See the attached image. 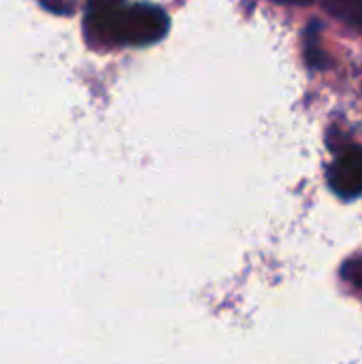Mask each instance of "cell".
I'll use <instances>...</instances> for the list:
<instances>
[{
	"label": "cell",
	"instance_id": "7a4b0ae2",
	"mask_svg": "<svg viewBox=\"0 0 362 364\" xmlns=\"http://www.w3.org/2000/svg\"><path fill=\"white\" fill-rule=\"evenodd\" d=\"M329 183L331 188L344 196L354 198L362 194V147L350 145L346 147L337 160L329 168Z\"/></svg>",
	"mask_w": 362,
	"mask_h": 364
},
{
	"label": "cell",
	"instance_id": "8992f818",
	"mask_svg": "<svg viewBox=\"0 0 362 364\" xmlns=\"http://www.w3.org/2000/svg\"><path fill=\"white\" fill-rule=\"evenodd\" d=\"M282 2H294V4H307L312 0H282Z\"/></svg>",
	"mask_w": 362,
	"mask_h": 364
},
{
	"label": "cell",
	"instance_id": "277c9868",
	"mask_svg": "<svg viewBox=\"0 0 362 364\" xmlns=\"http://www.w3.org/2000/svg\"><path fill=\"white\" fill-rule=\"evenodd\" d=\"M344 277L352 284V286H356L358 290H362V258H356V260H350L346 267H344Z\"/></svg>",
	"mask_w": 362,
	"mask_h": 364
},
{
	"label": "cell",
	"instance_id": "3957f363",
	"mask_svg": "<svg viewBox=\"0 0 362 364\" xmlns=\"http://www.w3.org/2000/svg\"><path fill=\"white\" fill-rule=\"evenodd\" d=\"M329 13L362 34V0H326Z\"/></svg>",
	"mask_w": 362,
	"mask_h": 364
},
{
	"label": "cell",
	"instance_id": "5b68a950",
	"mask_svg": "<svg viewBox=\"0 0 362 364\" xmlns=\"http://www.w3.org/2000/svg\"><path fill=\"white\" fill-rule=\"evenodd\" d=\"M92 2V11H100V9H111L117 6L122 0H90Z\"/></svg>",
	"mask_w": 362,
	"mask_h": 364
},
{
	"label": "cell",
	"instance_id": "6da1fadb",
	"mask_svg": "<svg viewBox=\"0 0 362 364\" xmlns=\"http://www.w3.org/2000/svg\"><path fill=\"white\" fill-rule=\"evenodd\" d=\"M87 30L109 45H147L166 34L169 19L162 9L151 4L111 6L92 11Z\"/></svg>",
	"mask_w": 362,
	"mask_h": 364
}]
</instances>
